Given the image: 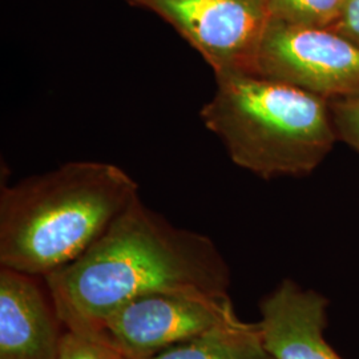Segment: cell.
I'll return each instance as SVG.
<instances>
[{"label": "cell", "instance_id": "ba28073f", "mask_svg": "<svg viewBox=\"0 0 359 359\" xmlns=\"http://www.w3.org/2000/svg\"><path fill=\"white\" fill-rule=\"evenodd\" d=\"M325 298L283 281L261 305L258 323L271 359H342L323 338Z\"/></svg>", "mask_w": 359, "mask_h": 359}, {"label": "cell", "instance_id": "7c38bea8", "mask_svg": "<svg viewBox=\"0 0 359 359\" xmlns=\"http://www.w3.org/2000/svg\"><path fill=\"white\" fill-rule=\"evenodd\" d=\"M337 137L359 152V96L329 102Z\"/></svg>", "mask_w": 359, "mask_h": 359}, {"label": "cell", "instance_id": "5b68a950", "mask_svg": "<svg viewBox=\"0 0 359 359\" xmlns=\"http://www.w3.org/2000/svg\"><path fill=\"white\" fill-rule=\"evenodd\" d=\"M255 74L294 86L326 102L359 96V47L327 28L271 19Z\"/></svg>", "mask_w": 359, "mask_h": 359}, {"label": "cell", "instance_id": "52a82bcc", "mask_svg": "<svg viewBox=\"0 0 359 359\" xmlns=\"http://www.w3.org/2000/svg\"><path fill=\"white\" fill-rule=\"evenodd\" d=\"M38 277L0 270V359H57L65 332Z\"/></svg>", "mask_w": 359, "mask_h": 359}, {"label": "cell", "instance_id": "7a4b0ae2", "mask_svg": "<svg viewBox=\"0 0 359 359\" xmlns=\"http://www.w3.org/2000/svg\"><path fill=\"white\" fill-rule=\"evenodd\" d=\"M139 196L123 168L71 161L3 185L0 266L44 277L74 262Z\"/></svg>", "mask_w": 359, "mask_h": 359}, {"label": "cell", "instance_id": "277c9868", "mask_svg": "<svg viewBox=\"0 0 359 359\" xmlns=\"http://www.w3.org/2000/svg\"><path fill=\"white\" fill-rule=\"evenodd\" d=\"M167 22L212 67L215 76L255 74L273 19L270 0H126Z\"/></svg>", "mask_w": 359, "mask_h": 359}, {"label": "cell", "instance_id": "3957f363", "mask_svg": "<svg viewBox=\"0 0 359 359\" xmlns=\"http://www.w3.org/2000/svg\"><path fill=\"white\" fill-rule=\"evenodd\" d=\"M200 117L231 161L264 179L313 172L338 139L329 102L249 72L216 75Z\"/></svg>", "mask_w": 359, "mask_h": 359}, {"label": "cell", "instance_id": "4fadbf2b", "mask_svg": "<svg viewBox=\"0 0 359 359\" xmlns=\"http://www.w3.org/2000/svg\"><path fill=\"white\" fill-rule=\"evenodd\" d=\"M327 29L345 36L359 47V0H347L339 18Z\"/></svg>", "mask_w": 359, "mask_h": 359}, {"label": "cell", "instance_id": "8fae6325", "mask_svg": "<svg viewBox=\"0 0 359 359\" xmlns=\"http://www.w3.org/2000/svg\"><path fill=\"white\" fill-rule=\"evenodd\" d=\"M57 359H128L99 339L65 330Z\"/></svg>", "mask_w": 359, "mask_h": 359}, {"label": "cell", "instance_id": "30bf717a", "mask_svg": "<svg viewBox=\"0 0 359 359\" xmlns=\"http://www.w3.org/2000/svg\"><path fill=\"white\" fill-rule=\"evenodd\" d=\"M347 0H270L273 19L295 26L330 28Z\"/></svg>", "mask_w": 359, "mask_h": 359}, {"label": "cell", "instance_id": "9c48e42d", "mask_svg": "<svg viewBox=\"0 0 359 359\" xmlns=\"http://www.w3.org/2000/svg\"><path fill=\"white\" fill-rule=\"evenodd\" d=\"M149 359H271L258 325L241 320L217 326Z\"/></svg>", "mask_w": 359, "mask_h": 359}, {"label": "cell", "instance_id": "8992f818", "mask_svg": "<svg viewBox=\"0 0 359 359\" xmlns=\"http://www.w3.org/2000/svg\"><path fill=\"white\" fill-rule=\"evenodd\" d=\"M237 320L229 295L156 293L116 310L95 339L128 359H149Z\"/></svg>", "mask_w": 359, "mask_h": 359}, {"label": "cell", "instance_id": "6da1fadb", "mask_svg": "<svg viewBox=\"0 0 359 359\" xmlns=\"http://www.w3.org/2000/svg\"><path fill=\"white\" fill-rule=\"evenodd\" d=\"M65 330L95 338L116 310L156 293L229 295V269L203 233L137 197L90 249L43 277Z\"/></svg>", "mask_w": 359, "mask_h": 359}]
</instances>
